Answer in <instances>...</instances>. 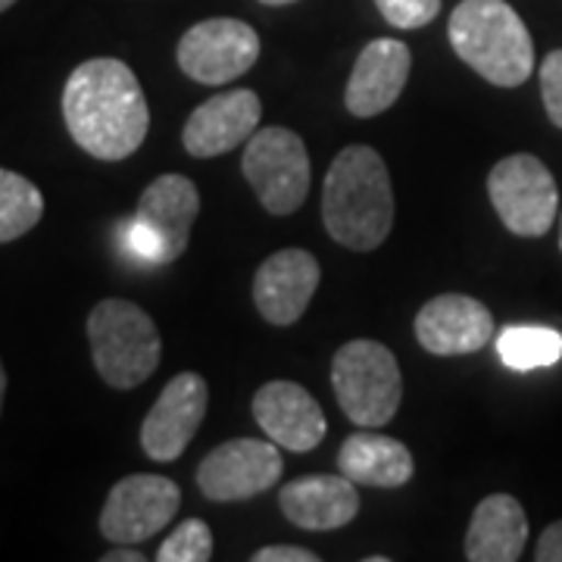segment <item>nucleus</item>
Wrapping results in <instances>:
<instances>
[{"label": "nucleus", "instance_id": "7ed1b4c3", "mask_svg": "<svg viewBox=\"0 0 562 562\" xmlns=\"http://www.w3.org/2000/svg\"><path fill=\"white\" fill-rule=\"evenodd\" d=\"M447 38L469 69L497 88H519L535 72V41L506 0H462Z\"/></svg>", "mask_w": 562, "mask_h": 562}, {"label": "nucleus", "instance_id": "b1692460", "mask_svg": "<svg viewBox=\"0 0 562 562\" xmlns=\"http://www.w3.org/2000/svg\"><path fill=\"white\" fill-rule=\"evenodd\" d=\"M379 13L394 29H422L441 13V0H375Z\"/></svg>", "mask_w": 562, "mask_h": 562}, {"label": "nucleus", "instance_id": "cd10ccee", "mask_svg": "<svg viewBox=\"0 0 562 562\" xmlns=\"http://www.w3.org/2000/svg\"><path fill=\"white\" fill-rule=\"evenodd\" d=\"M103 562H144V553H135V550H116V553H106Z\"/></svg>", "mask_w": 562, "mask_h": 562}, {"label": "nucleus", "instance_id": "6e6552de", "mask_svg": "<svg viewBox=\"0 0 562 562\" xmlns=\"http://www.w3.org/2000/svg\"><path fill=\"white\" fill-rule=\"evenodd\" d=\"M179 69L201 85H228L260 60V35L241 20H203L191 25L176 50Z\"/></svg>", "mask_w": 562, "mask_h": 562}, {"label": "nucleus", "instance_id": "a878e982", "mask_svg": "<svg viewBox=\"0 0 562 562\" xmlns=\"http://www.w3.org/2000/svg\"><path fill=\"white\" fill-rule=\"evenodd\" d=\"M254 562H319V557L303 550V547L281 543V547H262V550H257Z\"/></svg>", "mask_w": 562, "mask_h": 562}, {"label": "nucleus", "instance_id": "ddd939ff", "mask_svg": "<svg viewBox=\"0 0 562 562\" xmlns=\"http://www.w3.org/2000/svg\"><path fill=\"white\" fill-rule=\"evenodd\" d=\"M416 341L435 357H465L494 341V316L469 294H438L416 316Z\"/></svg>", "mask_w": 562, "mask_h": 562}, {"label": "nucleus", "instance_id": "dca6fc26", "mask_svg": "<svg viewBox=\"0 0 562 562\" xmlns=\"http://www.w3.org/2000/svg\"><path fill=\"white\" fill-rule=\"evenodd\" d=\"M409 66H413V54L403 41H369L347 79V91H344L347 110L360 120H372L391 110L406 88Z\"/></svg>", "mask_w": 562, "mask_h": 562}, {"label": "nucleus", "instance_id": "393cba45", "mask_svg": "<svg viewBox=\"0 0 562 562\" xmlns=\"http://www.w3.org/2000/svg\"><path fill=\"white\" fill-rule=\"evenodd\" d=\"M541 94L550 122L562 128V50L547 54L541 63Z\"/></svg>", "mask_w": 562, "mask_h": 562}, {"label": "nucleus", "instance_id": "20e7f679", "mask_svg": "<svg viewBox=\"0 0 562 562\" xmlns=\"http://www.w3.org/2000/svg\"><path fill=\"white\" fill-rule=\"evenodd\" d=\"M88 341L98 375L116 391L138 387L160 366V331L138 303L122 297L98 303L88 316Z\"/></svg>", "mask_w": 562, "mask_h": 562}, {"label": "nucleus", "instance_id": "5701e85b", "mask_svg": "<svg viewBox=\"0 0 562 562\" xmlns=\"http://www.w3.org/2000/svg\"><path fill=\"white\" fill-rule=\"evenodd\" d=\"M210 557H213V535L210 525L201 519H184L157 550V562H206Z\"/></svg>", "mask_w": 562, "mask_h": 562}, {"label": "nucleus", "instance_id": "0eeeda50", "mask_svg": "<svg viewBox=\"0 0 562 562\" xmlns=\"http://www.w3.org/2000/svg\"><path fill=\"white\" fill-rule=\"evenodd\" d=\"M487 198L501 222L519 238H541L553 228L560 191L550 169L531 154H513L487 176Z\"/></svg>", "mask_w": 562, "mask_h": 562}, {"label": "nucleus", "instance_id": "4468645a", "mask_svg": "<svg viewBox=\"0 0 562 562\" xmlns=\"http://www.w3.org/2000/svg\"><path fill=\"white\" fill-rule=\"evenodd\" d=\"M319 260L310 250L288 247V250L272 254L269 260H262V266L257 269L254 303H257V310L266 322L294 325L306 313V306L319 288Z\"/></svg>", "mask_w": 562, "mask_h": 562}, {"label": "nucleus", "instance_id": "c756f323", "mask_svg": "<svg viewBox=\"0 0 562 562\" xmlns=\"http://www.w3.org/2000/svg\"><path fill=\"white\" fill-rule=\"evenodd\" d=\"M266 7H284V3H294V0H260Z\"/></svg>", "mask_w": 562, "mask_h": 562}, {"label": "nucleus", "instance_id": "1a4fd4ad", "mask_svg": "<svg viewBox=\"0 0 562 562\" xmlns=\"http://www.w3.org/2000/svg\"><path fill=\"white\" fill-rule=\"evenodd\" d=\"M281 450L276 441L257 438H235L220 443L203 457L198 469V487L206 501L235 503L260 497L279 484Z\"/></svg>", "mask_w": 562, "mask_h": 562}, {"label": "nucleus", "instance_id": "f257e3e1", "mask_svg": "<svg viewBox=\"0 0 562 562\" xmlns=\"http://www.w3.org/2000/svg\"><path fill=\"white\" fill-rule=\"evenodd\" d=\"M63 122L72 140L94 160L132 157L150 128L138 76L113 57L85 60L63 88Z\"/></svg>", "mask_w": 562, "mask_h": 562}, {"label": "nucleus", "instance_id": "39448f33", "mask_svg": "<svg viewBox=\"0 0 562 562\" xmlns=\"http://www.w3.org/2000/svg\"><path fill=\"white\" fill-rule=\"evenodd\" d=\"M331 387L344 416L362 428H382L397 416L403 401V379L397 357L379 341L344 344L331 362Z\"/></svg>", "mask_w": 562, "mask_h": 562}, {"label": "nucleus", "instance_id": "bb28decb", "mask_svg": "<svg viewBox=\"0 0 562 562\" xmlns=\"http://www.w3.org/2000/svg\"><path fill=\"white\" fill-rule=\"evenodd\" d=\"M538 562H562V522H553L541 538H538V550H535Z\"/></svg>", "mask_w": 562, "mask_h": 562}, {"label": "nucleus", "instance_id": "a211bd4d", "mask_svg": "<svg viewBox=\"0 0 562 562\" xmlns=\"http://www.w3.org/2000/svg\"><path fill=\"white\" fill-rule=\"evenodd\" d=\"M284 519L306 531H335L357 519L360 494L347 475H303L279 491Z\"/></svg>", "mask_w": 562, "mask_h": 562}, {"label": "nucleus", "instance_id": "412c9836", "mask_svg": "<svg viewBox=\"0 0 562 562\" xmlns=\"http://www.w3.org/2000/svg\"><path fill=\"white\" fill-rule=\"evenodd\" d=\"M497 353L503 366L516 372H531L553 366L562 357V335L543 325H509L497 335Z\"/></svg>", "mask_w": 562, "mask_h": 562}, {"label": "nucleus", "instance_id": "9d476101", "mask_svg": "<svg viewBox=\"0 0 562 562\" xmlns=\"http://www.w3.org/2000/svg\"><path fill=\"white\" fill-rule=\"evenodd\" d=\"M181 506V491L172 479L162 475H128L113 484L103 503L101 535L110 543H140L160 535L176 519Z\"/></svg>", "mask_w": 562, "mask_h": 562}, {"label": "nucleus", "instance_id": "7c9ffc66", "mask_svg": "<svg viewBox=\"0 0 562 562\" xmlns=\"http://www.w3.org/2000/svg\"><path fill=\"white\" fill-rule=\"evenodd\" d=\"M13 3H16V0H0V13H3V10H10Z\"/></svg>", "mask_w": 562, "mask_h": 562}, {"label": "nucleus", "instance_id": "f8f14e48", "mask_svg": "<svg viewBox=\"0 0 562 562\" xmlns=\"http://www.w3.org/2000/svg\"><path fill=\"white\" fill-rule=\"evenodd\" d=\"M260 116L262 103L257 91L235 88V91L216 94L203 101L184 122V132H181L184 150L198 160L222 157L254 138Z\"/></svg>", "mask_w": 562, "mask_h": 562}, {"label": "nucleus", "instance_id": "423d86ee", "mask_svg": "<svg viewBox=\"0 0 562 562\" xmlns=\"http://www.w3.org/2000/svg\"><path fill=\"white\" fill-rule=\"evenodd\" d=\"M241 169L272 216H291L310 194V154L291 128H257L247 140Z\"/></svg>", "mask_w": 562, "mask_h": 562}, {"label": "nucleus", "instance_id": "f03ea898", "mask_svg": "<svg viewBox=\"0 0 562 562\" xmlns=\"http://www.w3.org/2000/svg\"><path fill=\"white\" fill-rule=\"evenodd\" d=\"M322 222L350 250L369 254L394 228V188L379 150L350 144L335 157L322 188Z\"/></svg>", "mask_w": 562, "mask_h": 562}, {"label": "nucleus", "instance_id": "4be33fe9", "mask_svg": "<svg viewBox=\"0 0 562 562\" xmlns=\"http://www.w3.org/2000/svg\"><path fill=\"white\" fill-rule=\"evenodd\" d=\"M44 216V194L38 191V184L0 169V244H10L29 235Z\"/></svg>", "mask_w": 562, "mask_h": 562}, {"label": "nucleus", "instance_id": "6ab92c4d", "mask_svg": "<svg viewBox=\"0 0 562 562\" xmlns=\"http://www.w3.org/2000/svg\"><path fill=\"white\" fill-rule=\"evenodd\" d=\"M528 543V516L522 503L509 494L484 497L465 531L469 562H516Z\"/></svg>", "mask_w": 562, "mask_h": 562}, {"label": "nucleus", "instance_id": "f3484780", "mask_svg": "<svg viewBox=\"0 0 562 562\" xmlns=\"http://www.w3.org/2000/svg\"><path fill=\"white\" fill-rule=\"evenodd\" d=\"M254 419L281 450L306 453L325 438V416L297 382H269L254 394Z\"/></svg>", "mask_w": 562, "mask_h": 562}, {"label": "nucleus", "instance_id": "2eb2a0df", "mask_svg": "<svg viewBox=\"0 0 562 562\" xmlns=\"http://www.w3.org/2000/svg\"><path fill=\"white\" fill-rule=\"evenodd\" d=\"M201 216V191L179 172L154 179L140 194L135 222L144 225L160 244V266L176 262L188 250L191 225Z\"/></svg>", "mask_w": 562, "mask_h": 562}, {"label": "nucleus", "instance_id": "9b49d317", "mask_svg": "<svg viewBox=\"0 0 562 562\" xmlns=\"http://www.w3.org/2000/svg\"><path fill=\"white\" fill-rule=\"evenodd\" d=\"M210 391L198 372H181L160 391L140 425V447L150 460H179L206 416Z\"/></svg>", "mask_w": 562, "mask_h": 562}, {"label": "nucleus", "instance_id": "c85d7f7f", "mask_svg": "<svg viewBox=\"0 0 562 562\" xmlns=\"http://www.w3.org/2000/svg\"><path fill=\"white\" fill-rule=\"evenodd\" d=\"M3 394H7V372H3V362H0V413H3Z\"/></svg>", "mask_w": 562, "mask_h": 562}, {"label": "nucleus", "instance_id": "2f4dec72", "mask_svg": "<svg viewBox=\"0 0 562 562\" xmlns=\"http://www.w3.org/2000/svg\"><path fill=\"white\" fill-rule=\"evenodd\" d=\"M560 250H562V220H560Z\"/></svg>", "mask_w": 562, "mask_h": 562}, {"label": "nucleus", "instance_id": "aec40b11", "mask_svg": "<svg viewBox=\"0 0 562 562\" xmlns=\"http://www.w3.org/2000/svg\"><path fill=\"white\" fill-rule=\"evenodd\" d=\"M338 472L366 487H403L413 479L416 462L406 443L366 428L341 443Z\"/></svg>", "mask_w": 562, "mask_h": 562}]
</instances>
